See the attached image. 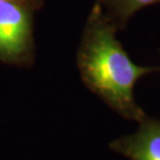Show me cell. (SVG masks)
<instances>
[{
	"label": "cell",
	"instance_id": "2",
	"mask_svg": "<svg viewBox=\"0 0 160 160\" xmlns=\"http://www.w3.org/2000/svg\"><path fill=\"white\" fill-rule=\"evenodd\" d=\"M33 9L15 2H0V62L30 67L34 59Z\"/></svg>",
	"mask_w": 160,
	"mask_h": 160
},
{
	"label": "cell",
	"instance_id": "6",
	"mask_svg": "<svg viewBox=\"0 0 160 160\" xmlns=\"http://www.w3.org/2000/svg\"><path fill=\"white\" fill-rule=\"evenodd\" d=\"M101 1H102V0H98V3H101Z\"/></svg>",
	"mask_w": 160,
	"mask_h": 160
},
{
	"label": "cell",
	"instance_id": "4",
	"mask_svg": "<svg viewBox=\"0 0 160 160\" xmlns=\"http://www.w3.org/2000/svg\"><path fill=\"white\" fill-rule=\"evenodd\" d=\"M102 3H105L117 18L125 21L138 9L155 3H160V0H102L100 4Z\"/></svg>",
	"mask_w": 160,
	"mask_h": 160
},
{
	"label": "cell",
	"instance_id": "3",
	"mask_svg": "<svg viewBox=\"0 0 160 160\" xmlns=\"http://www.w3.org/2000/svg\"><path fill=\"white\" fill-rule=\"evenodd\" d=\"M136 132L109 143V148L130 160H160V120L143 118Z\"/></svg>",
	"mask_w": 160,
	"mask_h": 160
},
{
	"label": "cell",
	"instance_id": "1",
	"mask_svg": "<svg viewBox=\"0 0 160 160\" xmlns=\"http://www.w3.org/2000/svg\"><path fill=\"white\" fill-rule=\"evenodd\" d=\"M83 83L125 119L142 121L146 113L134 98L136 82L158 68L140 67L116 38V26L97 3L88 17L77 53Z\"/></svg>",
	"mask_w": 160,
	"mask_h": 160
},
{
	"label": "cell",
	"instance_id": "7",
	"mask_svg": "<svg viewBox=\"0 0 160 160\" xmlns=\"http://www.w3.org/2000/svg\"><path fill=\"white\" fill-rule=\"evenodd\" d=\"M158 71H159V72H160V68H158Z\"/></svg>",
	"mask_w": 160,
	"mask_h": 160
},
{
	"label": "cell",
	"instance_id": "5",
	"mask_svg": "<svg viewBox=\"0 0 160 160\" xmlns=\"http://www.w3.org/2000/svg\"><path fill=\"white\" fill-rule=\"evenodd\" d=\"M0 2H15V3H21L32 8L33 11L40 9L43 6L44 0H0Z\"/></svg>",
	"mask_w": 160,
	"mask_h": 160
}]
</instances>
